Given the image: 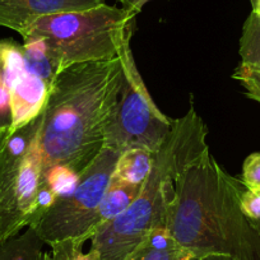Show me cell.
<instances>
[{
  "label": "cell",
  "instance_id": "cell-1",
  "mask_svg": "<svg viewBox=\"0 0 260 260\" xmlns=\"http://www.w3.org/2000/svg\"><path fill=\"white\" fill-rule=\"evenodd\" d=\"M122 83L120 55L62 69L49 86L39 144L42 172L55 165L81 176L102 151Z\"/></svg>",
  "mask_w": 260,
  "mask_h": 260
},
{
  "label": "cell",
  "instance_id": "cell-2",
  "mask_svg": "<svg viewBox=\"0 0 260 260\" xmlns=\"http://www.w3.org/2000/svg\"><path fill=\"white\" fill-rule=\"evenodd\" d=\"M245 189L207 151L177 177L166 229L194 256L260 260V231L240 207Z\"/></svg>",
  "mask_w": 260,
  "mask_h": 260
},
{
  "label": "cell",
  "instance_id": "cell-3",
  "mask_svg": "<svg viewBox=\"0 0 260 260\" xmlns=\"http://www.w3.org/2000/svg\"><path fill=\"white\" fill-rule=\"evenodd\" d=\"M207 136L208 127L191 101L186 114L174 120L170 133L154 153L151 174L133 203L91 239V250L99 260H125L153 230L166 229L177 177L209 151Z\"/></svg>",
  "mask_w": 260,
  "mask_h": 260
},
{
  "label": "cell",
  "instance_id": "cell-4",
  "mask_svg": "<svg viewBox=\"0 0 260 260\" xmlns=\"http://www.w3.org/2000/svg\"><path fill=\"white\" fill-rule=\"evenodd\" d=\"M137 13L106 3L81 12L37 19L24 35L46 44L56 73L82 62L116 57L126 39L133 37Z\"/></svg>",
  "mask_w": 260,
  "mask_h": 260
},
{
  "label": "cell",
  "instance_id": "cell-5",
  "mask_svg": "<svg viewBox=\"0 0 260 260\" xmlns=\"http://www.w3.org/2000/svg\"><path fill=\"white\" fill-rule=\"evenodd\" d=\"M41 115L0 141V245L32 223L42 176Z\"/></svg>",
  "mask_w": 260,
  "mask_h": 260
},
{
  "label": "cell",
  "instance_id": "cell-6",
  "mask_svg": "<svg viewBox=\"0 0 260 260\" xmlns=\"http://www.w3.org/2000/svg\"><path fill=\"white\" fill-rule=\"evenodd\" d=\"M132 37L120 49L122 83L112 120L106 132L104 147L117 152L143 148L156 153L171 130L174 120L154 104L134 61L130 47Z\"/></svg>",
  "mask_w": 260,
  "mask_h": 260
},
{
  "label": "cell",
  "instance_id": "cell-7",
  "mask_svg": "<svg viewBox=\"0 0 260 260\" xmlns=\"http://www.w3.org/2000/svg\"><path fill=\"white\" fill-rule=\"evenodd\" d=\"M120 154L104 147L81 175L76 190L68 197L57 198L54 206L32 226L45 244L69 239L86 242L94 236L97 211Z\"/></svg>",
  "mask_w": 260,
  "mask_h": 260
},
{
  "label": "cell",
  "instance_id": "cell-8",
  "mask_svg": "<svg viewBox=\"0 0 260 260\" xmlns=\"http://www.w3.org/2000/svg\"><path fill=\"white\" fill-rule=\"evenodd\" d=\"M105 0H0V27L24 37L37 19L67 12L96 8Z\"/></svg>",
  "mask_w": 260,
  "mask_h": 260
},
{
  "label": "cell",
  "instance_id": "cell-9",
  "mask_svg": "<svg viewBox=\"0 0 260 260\" xmlns=\"http://www.w3.org/2000/svg\"><path fill=\"white\" fill-rule=\"evenodd\" d=\"M11 122L8 132L26 126L41 115L49 96V84L29 71H24L9 89Z\"/></svg>",
  "mask_w": 260,
  "mask_h": 260
},
{
  "label": "cell",
  "instance_id": "cell-10",
  "mask_svg": "<svg viewBox=\"0 0 260 260\" xmlns=\"http://www.w3.org/2000/svg\"><path fill=\"white\" fill-rule=\"evenodd\" d=\"M194 255L182 247L167 229L153 230L125 260H189Z\"/></svg>",
  "mask_w": 260,
  "mask_h": 260
},
{
  "label": "cell",
  "instance_id": "cell-11",
  "mask_svg": "<svg viewBox=\"0 0 260 260\" xmlns=\"http://www.w3.org/2000/svg\"><path fill=\"white\" fill-rule=\"evenodd\" d=\"M139 190L141 186L138 185H130L111 177V181L105 191L104 198L97 211L96 234L107 224L114 222L129 208L130 204L137 198Z\"/></svg>",
  "mask_w": 260,
  "mask_h": 260
},
{
  "label": "cell",
  "instance_id": "cell-12",
  "mask_svg": "<svg viewBox=\"0 0 260 260\" xmlns=\"http://www.w3.org/2000/svg\"><path fill=\"white\" fill-rule=\"evenodd\" d=\"M154 153L143 148H130L121 152L112 177L130 185L142 186L153 167Z\"/></svg>",
  "mask_w": 260,
  "mask_h": 260
},
{
  "label": "cell",
  "instance_id": "cell-13",
  "mask_svg": "<svg viewBox=\"0 0 260 260\" xmlns=\"http://www.w3.org/2000/svg\"><path fill=\"white\" fill-rule=\"evenodd\" d=\"M45 242L32 227L0 245V260H40Z\"/></svg>",
  "mask_w": 260,
  "mask_h": 260
},
{
  "label": "cell",
  "instance_id": "cell-14",
  "mask_svg": "<svg viewBox=\"0 0 260 260\" xmlns=\"http://www.w3.org/2000/svg\"><path fill=\"white\" fill-rule=\"evenodd\" d=\"M23 50L27 71L39 76L50 86L56 76V69L44 40L40 37H28L24 40Z\"/></svg>",
  "mask_w": 260,
  "mask_h": 260
},
{
  "label": "cell",
  "instance_id": "cell-15",
  "mask_svg": "<svg viewBox=\"0 0 260 260\" xmlns=\"http://www.w3.org/2000/svg\"><path fill=\"white\" fill-rule=\"evenodd\" d=\"M26 71L23 46L12 40H0V76L11 89L14 82Z\"/></svg>",
  "mask_w": 260,
  "mask_h": 260
},
{
  "label": "cell",
  "instance_id": "cell-16",
  "mask_svg": "<svg viewBox=\"0 0 260 260\" xmlns=\"http://www.w3.org/2000/svg\"><path fill=\"white\" fill-rule=\"evenodd\" d=\"M239 54L242 65L260 68V19L252 12L242 27Z\"/></svg>",
  "mask_w": 260,
  "mask_h": 260
},
{
  "label": "cell",
  "instance_id": "cell-17",
  "mask_svg": "<svg viewBox=\"0 0 260 260\" xmlns=\"http://www.w3.org/2000/svg\"><path fill=\"white\" fill-rule=\"evenodd\" d=\"M79 176L74 170L64 165H55L42 172L41 181L46 182L57 198H64L76 190Z\"/></svg>",
  "mask_w": 260,
  "mask_h": 260
},
{
  "label": "cell",
  "instance_id": "cell-18",
  "mask_svg": "<svg viewBox=\"0 0 260 260\" xmlns=\"http://www.w3.org/2000/svg\"><path fill=\"white\" fill-rule=\"evenodd\" d=\"M83 241L77 239L51 244V260H99L96 252H83Z\"/></svg>",
  "mask_w": 260,
  "mask_h": 260
},
{
  "label": "cell",
  "instance_id": "cell-19",
  "mask_svg": "<svg viewBox=\"0 0 260 260\" xmlns=\"http://www.w3.org/2000/svg\"><path fill=\"white\" fill-rule=\"evenodd\" d=\"M232 78L239 81L246 89V96L260 104V68H252L240 64Z\"/></svg>",
  "mask_w": 260,
  "mask_h": 260
},
{
  "label": "cell",
  "instance_id": "cell-20",
  "mask_svg": "<svg viewBox=\"0 0 260 260\" xmlns=\"http://www.w3.org/2000/svg\"><path fill=\"white\" fill-rule=\"evenodd\" d=\"M241 182L246 189L260 190V152L251 153L244 161Z\"/></svg>",
  "mask_w": 260,
  "mask_h": 260
},
{
  "label": "cell",
  "instance_id": "cell-21",
  "mask_svg": "<svg viewBox=\"0 0 260 260\" xmlns=\"http://www.w3.org/2000/svg\"><path fill=\"white\" fill-rule=\"evenodd\" d=\"M242 213L250 221H260V190L245 189L240 201Z\"/></svg>",
  "mask_w": 260,
  "mask_h": 260
},
{
  "label": "cell",
  "instance_id": "cell-22",
  "mask_svg": "<svg viewBox=\"0 0 260 260\" xmlns=\"http://www.w3.org/2000/svg\"><path fill=\"white\" fill-rule=\"evenodd\" d=\"M7 115L11 119V93H9L8 87L4 84L2 76H0V121H2V117L7 116ZM3 124H6V122H3Z\"/></svg>",
  "mask_w": 260,
  "mask_h": 260
},
{
  "label": "cell",
  "instance_id": "cell-23",
  "mask_svg": "<svg viewBox=\"0 0 260 260\" xmlns=\"http://www.w3.org/2000/svg\"><path fill=\"white\" fill-rule=\"evenodd\" d=\"M119 2L122 4L124 8L136 12V13L138 14L141 13L143 7L146 6L147 3H149V2H152V0H119Z\"/></svg>",
  "mask_w": 260,
  "mask_h": 260
},
{
  "label": "cell",
  "instance_id": "cell-24",
  "mask_svg": "<svg viewBox=\"0 0 260 260\" xmlns=\"http://www.w3.org/2000/svg\"><path fill=\"white\" fill-rule=\"evenodd\" d=\"M189 260H239L226 255H206V256H192Z\"/></svg>",
  "mask_w": 260,
  "mask_h": 260
},
{
  "label": "cell",
  "instance_id": "cell-25",
  "mask_svg": "<svg viewBox=\"0 0 260 260\" xmlns=\"http://www.w3.org/2000/svg\"><path fill=\"white\" fill-rule=\"evenodd\" d=\"M252 13L260 19V0H255V3L252 4Z\"/></svg>",
  "mask_w": 260,
  "mask_h": 260
},
{
  "label": "cell",
  "instance_id": "cell-26",
  "mask_svg": "<svg viewBox=\"0 0 260 260\" xmlns=\"http://www.w3.org/2000/svg\"><path fill=\"white\" fill-rule=\"evenodd\" d=\"M9 125L7 124H3V122H0V141H2V138L4 137V134L7 133V130H8Z\"/></svg>",
  "mask_w": 260,
  "mask_h": 260
},
{
  "label": "cell",
  "instance_id": "cell-27",
  "mask_svg": "<svg viewBox=\"0 0 260 260\" xmlns=\"http://www.w3.org/2000/svg\"><path fill=\"white\" fill-rule=\"evenodd\" d=\"M40 260H51V255L47 254V252H42L41 257H40Z\"/></svg>",
  "mask_w": 260,
  "mask_h": 260
},
{
  "label": "cell",
  "instance_id": "cell-28",
  "mask_svg": "<svg viewBox=\"0 0 260 260\" xmlns=\"http://www.w3.org/2000/svg\"><path fill=\"white\" fill-rule=\"evenodd\" d=\"M252 222V221H251ZM252 223H254L255 224V226H256L257 227V230H259V231H260V221H256V222H252Z\"/></svg>",
  "mask_w": 260,
  "mask_h": 260
},
{
  "label": "cell",
  "instance_id": "cell-29",
  "mask_svg": "<svg viewBox=\"0 0 260 260\" xmlns=\"http://www.w3.org/2000/svg\"><path fill=\"white\" fill-rule=\"evenodd\" d=\"M250 2H251V6L255 3V0H250Z\"/></svg>",
  "mask_w": 260,
  "mask_h": 260
}]
</instances>
